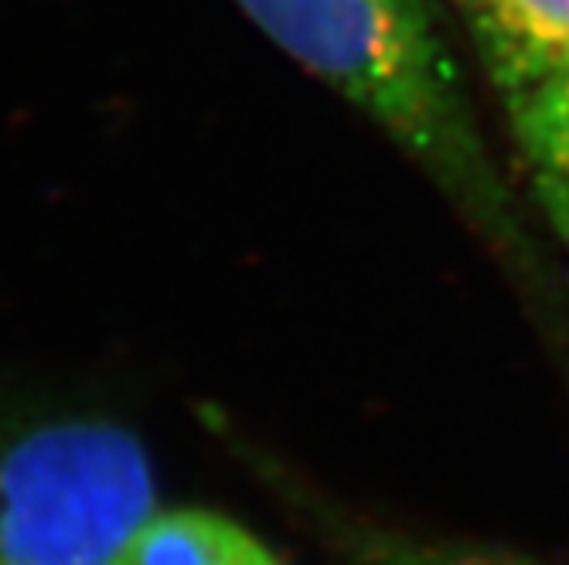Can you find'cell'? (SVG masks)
<instances>
[{
    "mask_svg": "<svg viewBox=\"0 0 569 565\" xmlns=\"http://www.w3.org/2000/svg\"><path fill=\"white\" fill-rule=\"evenodd\" d=\"M270 41L389 133L488 232L515 242L505 191L420 0H236Z\"/></svg>",
    "mask_w": 569,
    "mask_h": 565,
    "instance_id": "obj_1",
    "label": "cell"
},
{
    "mask_svg": "<svg viewBox=\"0 0 569 565\" xmlns=\"http://www.w3.org/2000/svg\"><path fill=\"white\" fill-rule=\"evenodd\" d=\"M158 507L150 453L92 413L0 420V565H113Z\"/></svg>",
    "mask_w": 569,
    "mask_h": 565,
    "instance_id": "obj_2",
    "label": "cell"
},
{
    "mask_svg": "<svg viewBox=\"0 0 569 565\" xmlns=\"http://www.w3.org/2000/svg\"><path fill=\"white\" fill-rule=\"evenodd\" d=\"M505 99L569 65V0H453Z\"/></svg>",
    "mask_w": 569,
    "mask_h": 565,
    "instance_id": "obj_3",
    "label": "cell"
},
{
    "mask_svg": "<svg viewBox=\"0 0 569 565\" xmlns=\"http://www.w3.org/2000/svg\"><path fill=\"white\" fill-rule=\"evenodd\" d=\"M113 565H287L260 535L204 507H153Z\"/></svg>",
    "mask_w": 569,
    "mask_h": 565,
    "instance_id": "obj_4",
    "label": "cell"
},
{
    "mask_svg": "<svg viewBox=\"0 0 569 565\" xmlns=\"http://www.w3.org/2000/svg\"><path fill=\"white\" fill-rule=\"evenodd\" d=\"M508 110L539 168L542 194H569V65L508 99Z\"/></svg>",
    "mask_w": 569,
    "mask_h": 565,
    "instance_id": "obj_5",
    "label": "cell"
},
{
    "mask_svg": "<svg viewBox=\"0 0 569 565\" xmlns=\"http://www.w3.org/2000/svg\"><path fill=\"white\" fill-rule=\"evenodd\" d=\"M355 565H539L501 548L471 545H417V542H386L369 538L355 552Z\"/></svg>",
    "mask_w": 569,
    "mask_h": 565,
    "instance_id": "obj_6",
    "label": "cell"
},
{
    "mask_svg": "<svg viewBox=\"0 0 569 565\" xmlns=\"http://www.w3.org/2000/svg\"><path fill=\"white\" fill-rule=\"evenodd\" d=\"M546 204H549L552 219L559 222L562 235L569 239V194H546Z\"/></svg>",
    "mask_w": 569,
    "mask_h": 565,
    "instance_id": "obj_7",
    "label": "cell"
}]
</instances>
